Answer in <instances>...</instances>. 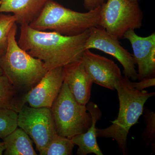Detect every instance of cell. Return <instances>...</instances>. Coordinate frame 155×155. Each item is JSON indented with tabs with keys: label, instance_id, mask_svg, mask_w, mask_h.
I'll return each instance as SVG.
<instances>
[{
	"label": "cell",
	"instance_id": "obj_1",
	"mask_svg": "<svg viewBox=\"0 0 155 155\" xmlns=\"http://www.w3.org/2000/svg\"><path fill=\"white\" fill-rule=\"evenodd\" d=\"M89 33L88 30L78 35L66 36L24 25H20L17 42L31 56L41 60L50 70L81 60Z\"/></svg>",
	"mask_w": 155,
	"mask_h": 155
},
{
	"label": "cell",
	"instance_id": "obj_2",
	"mask_svg": "<svg viewBox=\"0 0 155 155\" xmlns=\"http://www.w3.org/2000/svg\"><path fill=\"white\" fill-rule=\"evenodd\" d=\"M130 81L129 78L122 76L115 84L119 102L117 119L107 128H96L97 137L114 139L124 155L127 154V137L130 127L137 123L143 114L144 104L147 100L155 95V92L137 90L131 85Z\"/></svg>",
	"mask_w": 155,
	"mask_h": 155
},
{
	"label": "cell",
	"instance_id": "obj_3",
	"mask_svg": "<svg viewBox=\"0 0 155 155\" xmlns=\"http://www.w3.org/2000/svg\"><path fill=\"white\" fill-rule=\"evenodd\" d=\"M17 24L10 31L7 51L0 58V67L3 75L17 91L24 95L35 86L48 70L41 60L31 56L19 46L16 38Z\"/></svg>",
	"mask_w": 155,
	"mask_h": 155
},
{
	"label": "cell",
	"instance_id": "obj_4",
	"mask_svg": "<svg viewBox=\"0 0 155 155\" xmlns=\"http://www.w3.org/2000/svg\"><path fill=\"white\" fill-rule=\"evenodd\" d=\"M101 8L81 13L48 0L38 16L28 25L37 30H50L66 36H75L99 26Z\"/></svg>",
	"mask_w": 155,
	"mask_h": 155
},
{
	"label": "cell",
	"instance_id": "obj_5",
	"mask_svg": "<svg viewBox=\"0 0 155 155\" xmlns=\"http://www.w3.org/2000/svg\"><path fill=\"white\" fill-rule=\"evenodd\" d=\"M51 110L57 134L61 136L72 139L85 133L91 126V116L86 105L76 101L64 81Z\"/></svg>",
	"mask_w": 155,
	"mask_h": 155
},
{
	"label": "cell",
	"instance_id": "obj_6",
	"mask_svg": "<svg viewBox=\"0 0 155 155\" xmlns=\"http://www.w3.org/2000/svg\"><path fill=\"white\" fill-rule=\"evenodd\" d=\"M143 13L137 2L107 0L101 7L99 26L118 39L142 25Z\"/></svg>",
	"mask_w": 155,
	"mask_h": 155
},
{
	"label": "cell",
	"instance_id": "obj_7",
	"mask_svg": "<svg viewBox=\"0 0 155 155\" xmlns=\"http://www.w3.org/2000/svg\"><path fill=\"white\" fill-rule=\"evenodd\" d=\"M17 124L33 140L39 152L58 134L51 108H34L24 104L18 113Z\"/></svg>",
	"mask_w": 155,
	"mask_h": 155
},
{
	"label": "cell",
	"instance_id": "obj_8",
	"mask_svg": "<svg viewBox=\"0 0 155 155\" xmlns=\"http://www.w3.org/2000/svg\"><path fill=\"white\" fill-rule=\"evenodd\" d=\"M89 31L85 50L95 49L113 56L124 68L125 77L133 81L137 80V72L133 55L121 45L119 39L100 26L93 27Z\"/></svg>",
	"mask_w": 155,
	"mask_h": 155
},
{
	"label": "cell",
	"instance_id": "obj_9",
	"mask_svg": "<svg viewBox=\"0 0 155 155\" xmlns=\"http://www.w3.org/2000/svg\"><path fill=\"white\" fill-rule=\"evenodd\" d=\"M63 82V67L48 70L35 86L22 96V106L28 104L32 107L51 108L61 91Z\"/></svg>",
	"mask_w": 155,
	"mask_h": 155
},
{
	"label": "cell",
	"instance_id": "obj_10",
	"mask_svg": "<svg viewBox=\"0 0 155 155\" xmlns=\"http://www.w3.org/2000/svg\"><path fill=\"white\" fill-rule=\"evenodd\" d=\"M123 38L130 42L133 57L138 66L139 80L155 77V32L147 37L139 36L134 30L130 29L124 34Z\"/></svg>",
	"mask_w": 155,
	"mask_h": 155
},
{
	"label": "cell",
	"instance_id": "obj_11",
	"mask_svg": "<svg viewBox=\"0 0 155 155\" xmlns=\"http://www.w3.org/2000/svg\"><path fill=\"white\" fill-rule=\"evenodd\" d=\"M81 60L93 83L115 90V84L122 76L120 68L114 61L89 49L84 51Z\"/></svg>",
	"mask_w": 155,
	"mask_h": 155
},
{
	"label": "cell",
	"instance_id": "obj_12",
	"mask_svg": "<svg viewBox=\"0 0 155 155\" xmlns=\"http://www.w3.org/2000/svg\"><path fill=\"white\" fill-rule=\"evenodd\" d=\"M63 77L76 101L86 105L90 99L93 82L81 60L63 67Z\"/></svg>",
	"mask_w": 155,
	"mask_h": 155
},
{
	"label": "cell",
	"instance_id": "obj_13",
	"mask_svg": "<svg viewBox=\"0 0 155 155\" xmlns=\"http://www.w3.org/2000/svg\"><path fill=\"white\" fill-rule=\"evenodd\" d=\"M48 0H0V13H11L20 25H29Z\"/></svg>",
	"mask_w": 155,
	"mask_h": 155
},
{
	"label": "cell",
	"instance_id": "obj_14",
	"mask_svg": "<svg viewBox=\"0 0 155 155\" xmlns=\"http://www.w3.org/2000/svg\"><path fill=\"white\" fill-rule=\"evenodd\" d=\"M87 110L91 115L92 124L85 133L80 134L73 137L72 139L73 143L78 147L77 155H86L94 153L97 155H103L97 141L96 125L101 119L102 112L98 106L92 102H88L86 105Z\"/></svg>",
	"mask_w": 155,
	"mask_h": 155
},
{
	"label": "cell",
	"instance_id": "obj_15",
	"mask_svg": "<svg viewBox=\"0 0 155 155\" xmlns=\"http://www.w3.org/2000/svg\"><path fill=\"white\" fill-rule=\"evenodd\" d=\"M5 155H37L31 139L21 128L17 127L3 139Z\"/></svg>",
	"mask_w": 155,
	"mask_h": 155
},
{
	"label": "cell",
	"instance_id": "obj_16",
	"mask_svg": "<svg viewBox=\"0 0 155 155\" xmlns=\"http://www.w3.org/2000/svg\"><path fill=\"white\" fill-rule=\"evenodd\" d=\"M19 93L5 75L0 76V109L8 108L19 112L22 107Z\"/></svg>",
	"mask_w": 155,
	"mask_h": 155
},
{
	"label": "cell",
	"instance_id": "obj_17",
	"mask_svg": "<svg viewBox=\"0 0 155 155\" xmlns=\"http://www.w3.org/2000/svg\"><path fill=\"white\" fill-rule=\"evenodd\" d=\"M75 145L71 139L57 134L39 153L40 155H71Z\"/></svg>",
	"mask_w": 155,
	"mask_h": 155
},
{
	"label": "cell",
	"instance_id": "obj_18",
	"mask_svg": "<svg viewBox=\"0 0 155 155\" xmlns=\"http://www.w3.org/2000/svg\"><path fill=\"white\" fill-rule=\"evenodd\" d=\"M18 112L8 108L0 109V138L3 139L18 127Z\"/></svg>",
	"mask_w": 155,
	"mask_h": 155
},
{
	"label": "cell",
	"instance_id": "obj_19",
	"mask_svg": "<svg viewBox=\"0 0 155 155\" xmlns=\"http://www.w3.org/2000/svg\"><path fill=\"white\" fill-rule=\"evenodd\" d=\"M14 15L0 13V58L6 53L8 44L9 34L12 26L16 22Z\"/></svg>",
	"mask_w": 155,
	"mask_h": 155
},
{
	"label": "cell",
	"instance_id": "obj_20",
	"mask_svg": "<svg viewBox=\"0 0 155 155\" xmlns=\"http://www.w3.org/2000/svg\"><path fill=\"white\" fill-rule=\"evenodd\" d=\"M143 114L146 126L142 135L141 140L147 147L152 143V150H155V113L145 107L143 108Z\"/></svg>",
	"mask_w": 155,
	"mask_h": 155
},
{
	"label": "cell",
	"instance_id": "obj_21",
	"mask_svg": "<svg viewBox=\"0 0 155 155\" xmlns=\"http://www.w3.org/2000/svg\"><path fill=\"white\" fill-rule=\"evenodd\" d=\"M130 84L134 88L138 91H142L144 89L155 86V77L149 78L140 81L139 82L130 81Z\"/></svg>",
	"mask_w": 155,
	"mask_h": 155
},
{
	"label": "cell",
	"instance_id": "obj_22",
	"mask_svg": "<svg viewBox=\"0 0 155 155\" xmlns=\"http://www.w3.org/2000/svg\"><path fill=\"white\" fill-rule=\"evenodd\" d=\"M107 0H83L84 9L87 11H92L101 7Z\"/></svg>",
	"mask_w": 155,
	"mask_h": 155
},
{
	"label": "cell",
	"instance_id": "obj_23",
	"mask_svg": "<svg viewBox=\"0 0 155 155\" xmlns=\"http://www.w3.org/2000/svg\"><path fill=\"white\" fill-rule=\"evenodd\" d=\"M5 149V143L3 142H0V155L3 154Z\"/></svg>",
	"mask_w": 155,
	"mask_h": 155
},
{
	"label": "cell",
	"instance_id": "obj_24",
	"mask_svg": "<svg viewBox=\"0 0 155 155\" xmlns=\"http://www.w3.org/2000/svg\"><path fill=\"white\" fill-rule=\"evenodd\" d=\"M3 75L2 71V69H1V67H0V76Z\"/></svg>",
	"mask_w": 155,
	"mask_h": 155
},
{
	"label": "cell",
	"instance_id": "obj_25",
	"mask_svg": "<svg viewBox=\"0 0 155 155\" xmlns=\"http://www.w3.org/2000/svg\"><path fill=\"white\" fill-rule=\"evenodd\" d=\"M129 1H131V2H137L139 0H129Z\"/></svg>",
	"mask_w": 155,
	"mask_h": 155
}]
</instances>
